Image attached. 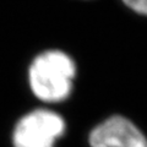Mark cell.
<instances>
[{
	"instance_id": "cell-1",
	"label": "cell",
	"mask_w": 147,
	"mask_h": 147,
	"mask_svg": "<svg viewBox=\"0 0 147 147\" xmlns=\"http://www.w3.org/2000/svg\"><path fill=\"white\" fill-rule=\"evenodd\" d=\"M76 77V64L67 53L48 49L39 53L28 67L32 93L44 103H60L70 97Z\"/></svg>"
},
{
	"instance_id": "cell-3",
	"label": "cell",
	"mask_w": 147,
	"mask_h": 147,
	"mask_svg": "<svg viewBox=\"0 0 147 147\" xmlns=\"http://www.w3.org/2000/svg\"><path fill=\"white\" fill-rule=\"evenodd\" d=\"M91 147H147V137L136 124L123 115H112L90 132Z\"/></svg>"
},
{
	"instance_id": "cell-2",
	"label": "cell",
	"mask_w": 147,
	"mask_h": 147,
	"mask_svg": "<svg viewBox=\"0 0 147 147\" xmlns=\"http://www.w3.org/2000/svg\"><path fill=\"white\" fill-rule=\"evenodd\" d=\"M66 124L59 113L37 108L17 120L12 130L13 147H54L65 134Z\"/></svg>"
},
{
	"instance_id": "cell-4",
	"label": "cell",
	"mask_w": 147,
	"mask_h": 147,
	"mask_svg": "<svg viewBox=\"0 0 147 147\" xmlns=\"http://www.w3.org/2000/svg\"><path fill=\"white\" fill-rule=\"evenodd\" d=\"M121 1L134 12L147 16V0H121Z\"/></svg>"
}]
</instances>
